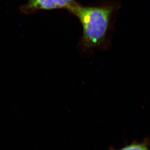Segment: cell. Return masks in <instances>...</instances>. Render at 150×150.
<instances>
[{
	"mask_svg": "<svg viewBox=\"0 0 150 150\" xmlns=\"http://www.w3.org/2000/svg\"><path fill=\"white\" fill-rule=\"evenodd\" d=\"M120 6L117 1L105 0L87 6L76 1L68 9L82 25V37L78 45L80 51L90 54L95 49L110 47L114 23Z\"/></svg>",
	"mask_w": 150,
	"mask_h": 150,
	"instance_id": "cell-1",
	"label": "cell"
},
{
	"mask_svg": "<svg viewBox=\"0 0 150 150\" xmlns=\"http://www.w3.org/2000/svg\"><path fill=\"white\" fill-rule=\"evenodd\" d=\"M76 2L75 0H28L26 4L21 6L20 10L28 15L40 10H68Z\"/></svg>",
	"mask_w": 150,
	"mask_h": 150,
	"instance_id": "cell-2",
	"label": "cell"
},
{
	"mask_svg": "<svg viewBox=\"0 0 150 150\" xmlns=\"http://www.w3.org/2000/svg\"><path fill=\"white\" fill-rule=\"evenodd\" d=\"M150 141L145 139L142 142H134L117 150H150Z\"/></svg>",
	"mask_w": 150,
	"mask_h": 150,
	"instance_id": "cell-3",
	"label": "cell"
}]
</instances>
